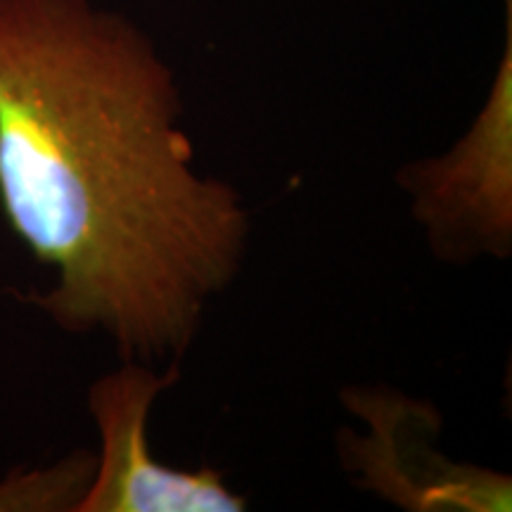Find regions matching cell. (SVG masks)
I'll return each instance as SVG.
<instances>
[{"mask_svg":"<svg viewBox=\"0 0 512 512\" xmlns=\"http://www.w3.org/2000/svg\"><path fill=\"white\" fill-rule=\"evenodd\" d=\"M152 38L93 0H0V209L55 285L57 328L178 366L238 280L249 209L195 169Z\"/></svg>","mask_w":512,"mask_h":512,"instance_id":"cell-1","label":"cell"},{"mask_svg":"<svg viewBox=\"0 0 512 512\" xmlns=\"http://www.w3.org/2000/svg\"><path fill=\"white\" fill-rule=\"evenodd\" d=\"M178 380V366L124 361L88 389L100 456L76 512H242L247 501L219 470H171L150 453L152 406Z\"/></svg>","mask_w":512,"mask_h":512,"instance_id":"cell-2","label":"cell"},{"mask_svg":"<svg viewBox=\"0 0 512 512\" xmlns=\"http://www.w3.org/2000/svg\"><path fill=\"white\" fill-rule=\"evenodd\" d=\"M512 50L472 131L444 159L406 166L401 185L413 195V214L439 259H503L512 242L510 91Z\"/></svg>","mask_w":512,"mask_h":512,"instance_id":"cell-3","label":"cell"},{"mask_svg":"<svg viewBox=\"0 0 512 512\" xmlns=\"http://www.w3.org/2000/svg\"><path fill=\"white\" fill-rule=\"evenodd\" d=\"M95 458L76 456L48 470L17 472L0 482V510H74L93 477Z\"/></svg>","mask_w":512,"mask_h":512,"instance_id":"cell-4","label":"cell"}]
</instances>
